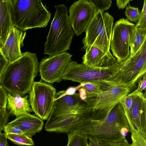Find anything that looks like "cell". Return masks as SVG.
Masks as SVG:
<instances>
[{
    "mask_svg": "<svg viewBox=\"0 0 146 146\" xmlns=\"http://www.w3.org/2000/svg\"><path fill=\"white\" fill-rule=\"evenodd\" d=\"M90 116L85 103L73 111L51 112L45 124V129L50 132L68 133Z\"/></svg>",
    "mask_w": 146,
    "mask_h": 146,
    "instance_id": "cell-10",
    "label": "cell"
},
{
    "mask_svg": "<svg viewBox=\"0 0 146 146\" xmlns=\"http://www.w3.org/2000/svg\"><path fill=\"white\" fill-rule=\"evenodd\" d=\"M125 14L128 21L135 23L138 21L140 15L138 7L131 6L129 3L126 7Z\"/></svg>",
    "mask_w": 146,
    "mask_h": 146,
    "instance_id": "cell-25",
    "label": "cell"
},
{
    "mask_svg": "<svg viewBox=\"0 0 146 146\" xmlns=\"http://www.w3.org/2000/svg\"><path fill=\"white\" fill-rule=\"evenodd\" d=\"M8 92L1 85H0V109H6L7 103Z\"/></svg>",
    "mask_w": 146,
    "mask_h": 146,
    "instance_id": "cell-32",
    "label": "cell"
},
{
    "mask_svg": "<svg viewBox=\"0 0 146 146\" xmlns=\"http://www.w3.org/2000/svg\"><path fill=\"white\" fill-rule=\"evenodd\" d=\"M13 25L20 30L46 27L51 13L41 0H9Z\"/></svg>",
    "mask_w": 146,
    "mask_h": 146,
    "instance_id": "cell-3",
    "label": "cell"
},
{
    "mask_svg": "<svg viewBox=\"0 0 146 146\" xmlns=\"http://www.w3.org/2000/svg\"><path fill=\"white\" fill-rule=\"evenodd\" d=\"M111 86V85L101 83L89 82L83 83L82 87L86 90L87 96L103 92Z\"/></svg>",
    "mask_w": 146,
    "mask_h": 146,
    "instance_id": "cell-22",
    "label": "cell"
},
{
    "mask_svg": "<svg viewBox=\"0 0 146 146\" xmlns=\"http://www.w3.org/2000/svg\"><path fill=\"white\" fill-rule=\"evenodd\" d=\"M131 146H133V145L132 144H131Z\"/></svg>",
    "mask_w": 146,
    "mask_h": 146,
    "instance_id": "cell-39",
    "label": "cell"
},
{
    "mask_svg": "<svg viewBox=\"0 0 146 146\" xmlns=\"http://www.w3.org/2000/svg\"><path fill=\"white\" fill-rule=\"evenodd\" d=\"M86 52L82 57V62L87 66L96 68L106 67L112 66L117 62L115 58L108 57L96 47L91 46L85 49Z\"/></svg>",
    "mask_w": 146,
    "mask_h": 146,
    "instance_id": "cell-17",
    "label": "cell"
},
{
    "mask_svg": "<svg viewBox=\"0 0 146 146\" xmlns=\"http://www.w3.org/2000/svg\"><path fill=\"white\" fill-rule=\"evenodd\" d=\"M119 64L122 82L129 86H136L146 75V40L135 53Z\"/></svg>",
    "mask_w": 146,
    "mask_h": 146,
    "instance_id": "cell-11",
    "label": "cell"
},
{
    "mask_svg": "<svg viewBox=\"0 0 146 146\" xmlns=\"http://www.w3.org/2000/svg\"><path fill=\"white\" fill-rule=\"evenodd\" d=\"M85 103L75 93L71 95H66L56 98L51 112H58L70 111L74 110Z\"/></svg>",
    "mask_w": 146,
    "mask_h": 146,
    "instance_id": "cell-20",
    "label": "cell"
},
{
    "mask_svg": "<svg viewBox=\"0 0 146 146\" xmlns=\"http://www.w3.org/2000/svg\"><path fill=\"white\" fill-rule=\"evenodd\" d=\"M8 123L19 127L23 130L24 134L30 138L40 131L44 125L42 120L37 116L30 113L16 117Z\"/></svg>",
    "mask_w": 146,
    "mask_h": 146,
    "instance_id": "cell-16",
    "label": "cell"
},
{
    "mask_svg": "<svg viewBox=\"0 0 146 146\" xmlns=\"http://www.w3.org/2000/svg\"><path fill=\"white\" fill-rule=\"evenodd\" d=\"M146 40V29L135 28V27L129 38L130 56L135 53Z\"/></svg>",
    "mask_w": 146,
    "mask_h": 146,
    "instance_id": "cell-21",
    "label": "cell"
},
{
    "mask_svg": "<svg viewBox=\"0 0 146 146\" xmlns=\"http://www.w3.org/2000/svg\"><path fill=\"white\" fill-rule=\"evenodd\" d=\"M78 90L80 98L82 100L84 101L87 97V94L86 90L82 87L79 88Z\"/></svg>",
    "mask_w": 146,
    "mask_h": 146,
    "instance_id": "cell-37",
    "label": "cell"
},
{
    "mask_svg": "<svg viewBox=\"0 0 146 146\" xmlns=\"http://www.w3.org/2000/svg\"><path fill=\"white\" fill-rule=\"evenodd\" d=\"M28 95L21 96L19 95H13L9 93L7 95V103L6 108L11 115L16 117L22 115L30 113L33 111Z\"/></svg>",
    "mask_w": 146,
    "mask_h": 146,
    "instance_id": "cell-18",
    "label": "cell"
},
{
    "mask_svg": "<svg viewBox=\"0 0 146 146\" xmlns=\"http://www.w3.org/2000/svg\"><path fill=\"white\" fill-rule=\"evenodd\" d=\"M39 64L35 53H22L19 58L8 63L0 77V85L12 95L24 96L31 89Z\"/></svg>",
    "mask_w": 146,
    "mask_h": 146,
    "instance_id": "cell-2",
    "label": "cell"
},
{
    "mask_svg": "<svg viewBox=\"0 0 146 146\" xmlns=\"http://www.w3.org/2000/svg\"><path fill=\"white\" fill-rule=\"evenodd\" d=\"M135 27L137 28L146 29V0H145L142 10L140 13L139 19Z\"/></svg>",
    "mask_w": 146,
    "mask_h": 146,
    "instance_id": "cell-28",
    "label": "cell"
},
{
    "mask_svg": "<svg viewBox=\"0 0 146 146\" xmlns=\"http://www.w3.org/2000/svg\"><path fill=\"white\" fill-rule=\"evenodd\" d=\"M83 85V83L80 84L77 87H70L66 90L59 91L56 93V98H58L66 95H72L76 93L77 90L82 87Z\"/></svg>",
    "mask_w": 146,
    "mask_h": 146,
    "instance_id": "cell-31",
    "label": "cell"
},
{
    "mask_svg": "<svg viewBox=\"0 0 146 146\" xmlns=\"http://www.w3.org/2000/svg\"><path fill=\"white\" fill-rule=\"evenodd\" d=\"M7 135L0 132V146H9L7 141Z\"/></svg>",
    "mask_w": 146,
    "mask_h": 146,
    "instance_id": "cell-35",
    "label": "cell"
},
{
    "mask_svg": "<svg viewBox=\"0 0 146 146\" xmlns=\"http://www.w3.org/2000/svg\"><path fill=\"white\" fill-rule=\"evenodd\" d=\"M92 3L95 8L97 10L102 12L108 10L112 3L111 0H89Z\"/></svg>",
    "mask_w": 146,
    "mask_h": 146,
    "instance_id": "cell-27",
    "label": "cell"
},
{
    "mask_svg": "<svg viewBox=\"0 0 146 146\" xmlns=\"http://www.w3.org/2000/svg\"><path fill=\"white\" fill-rule=\"evenodd\" d=\"M56 93V89L50 84L41 81L33 82L29 100L33 111L42 120L47 119L50 115Z\"/></svg>",
    "mask_w": 146,
    "mask_h": 146,
    "instance_id": "cell-9",
    "label": "cell"
},
{
    "mask_svg": "<svg viewBox=\"0 0 146 146\" xmlns=\"http://www.w3.org/2000/svg\"><path fill=\"white\" fill-rule=\"evenodd\" d=\"M120 67V64L117 62L108 67L96 68L71 61L64 72L62 78L80 84L98 82L111 85L124 84L121 80Z\"/></svg>",
    "mask_w": 146,
    "mask_h": 146,
    "instance_id": "cell-4",
    "label": "cell"
},
{
    "mask_svg": "<svg viewBox=\"0 0 146 146\" xmlns=\"http://www.w3.org/2000/svg\"><path fill=\"white\" fill-rule=\"evenodd\" d=\"M90 116L78 125L72 132L84 135L87 140L101 143L120 141L125 139L130 131L123 108L119 103L104 118L93 120Z\"/></svg>",
    "mask_w": 146,
    "mask_h": 146,
    "instance_id": "cell-1",
    "label": "cell"
},
{
    "mask_svg": "<svg viewBox=\"0 0 146 146\" xmlns=\"http://www.w3.org/2000/svg\"><path fill=\"white\" fill-rule=\"evenodd\" d=\"M138 85L136 90L141 92L144 90H146V75H145L138 83Z\"/></svg>",
    "mask_w": 146,
    "mask_h": 146,
    "instance_id": "cell-34",
    "label": "cell"
},
{
    "mask_svg": "<svg viewBox=\"0 0 146 146\" xmlns=\"http://www.w3.org/2000/svg\"><path fill=\"white\" fill-rule=\"evenodd\" d=\"M8 63L0 50V77Z\"/></svg>",
    "mask_w": 146,
    "mask_h": 146,
    "instance_id": "cell-33",
    "label": "cell"
},
{
    "mask_svg": "<svg viewBox=\"0 0 146 146\" xmlns=\"http://www.w3.org/2000/svg\"><path fill=\"white\" fill-rule=\"evenodd\" d=\"M129 1V0H117L116 5L119 9H123L127 6Z\"/></svg>",
    "mask_w": 146,
    "mask_h": 146,
    "instance_id": "cell-36",
    "label": "cell"
},
{
    "mask_svg": "<svg viewBox=\"0 0 146 146\" xmlns=\"http://www.w3.org/2000/svg\"><path fill=\"white\" fill-rule=\"evenodd\" d=\"M26 32L13 27L0 50L9 63L19 58L22 55L21 48L23 46Z\"/></svg>",
    "mask_w": 146,
    "mask_h": 146,
    "instance_id": "cell-15",
    "label": "cell"
},
{
    "mask_svg": "<svg viewBox=\"0 0 146 146\" xmlns=\"http://www.w3.org/2000/svg\"><path fill=\"white\" fill-rule=\"evenodd\" d=\"M135 27V24L122 18L116 22L112 28L110 48L118 63L123 62L130 56L129 38Z\"/></svg>",
    "mask_w": 146,
    "mask_h": 146,
    "instance_id": "cell-12",
    "label": "cell"
},
{
    "mask_svg": "<svg viewBox=\"0 0 146 146\" xmlns=\"http://www.w3.org/2000/svg\"></svg>",
    "mask_w": 146,
    "mask_h": 146,
    "instance_id": "cell-40",
    "label": "cell"
},
{
    "mask_svg": "<svg viewBox=\"0 0 146 146\" xmlns=\"http://www.w3.org/2000/svg\"><path fill=\"white\" fill-rule=\"evenodd\" d=\"M68 140L66 146H86L87 139L84 135L76 132L68 133Z\"/></svg>",
    "mask_w": 146,
    "mask_h": 146,
    "instance_id": "cell-23",
    "label": "cell"
},
{
    "mask_svg": "<svg viewBox=\"0 0 146 146\" xmlns=\"http://www.w3.org/2000/svg\"><path fill=\"white\" fill-rule=\"evenodd\" d=\"M119 103L123 108L131 133L137 131L146 134L145 94L136 89Z\"/></svg>",
    "mask_w": 146,
    "mask_h": 146,
    "instance_id": "cell-8",
    "label": "cell"
},
{
    "mask_svg": "<svg viewBox=\"0 0 146 146\" xmlns=\"http://www.w3.org/2000/svg\"><path fill=\"white\" fill-rule=\"evenodd\" d=\"M7 138L14 144L21 146L27 145H34L32 138L24 134H8Z\"/></svg>",
    "mask_w": 146,
    "mask_h": 146,
    "instance_id": "cell-24",
    "label": "cell"
},
{
    "mask_svg": "<svg viewBox=\"0 0 146 146\" xmlns=\"http://www.w3.org/2000/svg\"><path fill=\"white\" fill-rule=\"evenodd\" d=\"M136 87L122 84L112 85L103 92L87 96L84 101L90 113V119L98 120L107 117L114 107L135 90Z\"/></svg>",
    "mask_w": 146,
    "mask_h": 146,
    "instance_id": "cell-6",
    "label": "cell"
},
{
    "mask_svg": "<svg viewBox=\"0 0 146 146\" xmlns=\"http://www.w3.org/2000/svg\"><path fill=\"white\" fill-rule=\"evenodd\" d=\"M96 9L88 0H80L70 7L68 16L70 25L77 36L85 31Z\"/></svg>",
    "mask_w": 146,
    "mask_h": 146,
    "instance_id": "cell-14",
    "label": "cell"
},
{
    "mask_svg": "<svg viewBox=\"0 0 146 146\" xmlns=\"http://www.w3.org/2000/svg\"><path fill=\"white\" fill-rule=\"evenodd\" d=\"M13 27L11 20L9 0H0V48Z\"/></svg>",
    "mask_w": 146,
    "mask_h": 146,
    "instance_id": "cell-19",
    "label": "cell"
},
{
    "mask_svg": "<svg viewBox=\"0 0 146 146\" xmlns=\"http://www.w3.org/2000/svg\"><path fill=\"white\" fill-rule=\"evenodd\" d=\"M88 142L89 146H101L100 143L98 142L92 141L89 140Z\"/></svg>",
    "mask_w": 146,
    "mask_h": 146,
    "instance_id": "cell-38",
    "label": "cell"
},
{
    "mask_svg": "<svg viewBox=\"0 0 146 146\" xmlns=\"http://www.w3.org/2000/svg\"><path fill=\"white\" fill-rule=\"evenodd\" d=\"M55 7V13L44 45V54L49 56L70 50L74 35L69 21L66 7L64 4Z\"/></svg>",
    "mask_w": 146,
    "mask_h": 146,
    "instance_id": "cell-5",
    "label": "cell"
},
{
    "mask_svg": "<svg viewBox=\"0 0 146 146\" xmlns=\"http://www.w3.org/2000/svg\"><path fill=\"white\" fill-rule=\"evenodd\" d=\"M3 130L6 134H24L23 131L19 127L9 123L5 126Z\"/></svg>",
    "mask_w": 146,
    "mask_h": 146,
    "instance_id": "cell-30",
    "label": "cell"
},
{
    "mask_svg": "<svg viewBox=\"0 0 146 146\" xmlns=\"http://www.w3.org/2000/svg\"><path fill=\"white\" fill-rule=\"evenodd\" d=\"M114 18L108 12L96 11L85 30L82 40L83 50L93 46L102 51L109 58H114L110 51V43Z\"/></svg>",
    "mask_w": 146,
    "mask_h": 146,
    "instance_id": "cell-7",
    "label": "cell"
},
{
    "mask_svg": "<svg viewBox=\"0 0 146 146\" xmlns=\"http://www.w3.org/2000/svg\"><path fill=\"white\" fill-rule=\"evenodd\" d=\"M72 56L66 52L42 59L38 67L41 80L50 84L62 81L64 72Z\"/></svg>",
    "mask_w": 146,
    "mask_h": 146,
    "instance_id": "cell-13",
    "label": "cell"
},
{
    "mask_svg": "<svg viewBox=\"0 0 146 146\" xmlns=\"http://www.w3.org/2000/svg\"><path fill=\"white\" fill-rule=\"evenodd\" d=\"M131 133L133 146H146V134L137 131Z\"/></svg>",
    "mask_w": 146,
    "mask_h": 146,
    "instance_id": "cell-26",
    "label": "cell"
},
{
    "mask_svg": "<svg viewBox=\"0 0 146 146\" xmlns=\"http://www.w3.org/2000/svg\"><path fill=\"white\" fill-rule=\"evenodd\" d=\"M11 115L7 108L0 109V132L3 130L5 126L8 123L9 119Z\"/></svg>",
    "mask_w": 146,
    "mask_h": 146,
    "instance_id": "cell-29",
    "label": "cell"
},
{
    "mask_svg": "<svg viewBox=\"0 0 146 146\" xmlns=\"http://www.w3.org/2000/svg\"></svg>",
    "mask_w": 146,
    "mask_h": 146,
    "instance_id": "cell-41",
    "label": "cell"
}]
</instances>
